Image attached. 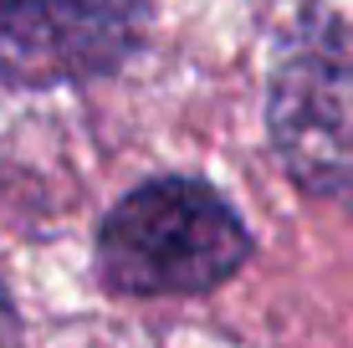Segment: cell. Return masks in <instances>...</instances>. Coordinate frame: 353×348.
I'll return each mask as SVG.
<instances>
[{"label": "cell", "mask_w": 353, "mask_h": 348, "mask_svg": "<svg viewBox=\"0 0 353 348\" xmlns=\"http://www.w3.org/2000/svg\"><path fill=\"white\" fill-rule=\"evenodd\" d=\"M251 225L205 174L139 179L92 241L97 287L113 297H210L251 261Z\"/></svg>", "instance_id": "obj_1"}, {"label": "cell", "mask_w": 353, "mask_h": 348, "mask_svg": "<svg viewBox=\"0 0 353 348\" xmlns=\"http://www.w3.org/2000/svg\"><path fill=\"white\" fill-rule=\"evenodd\" d=\"M266 134L297 190L353 205V21L338 10H302L276 41Z\"/></svg>", "instance_id": "obj_2"}, {"label": "cell", "mask_w": 353, "mask_h": 348, "mask_svg": "<svg viewBox=\"0 0 353 348\" xmlns=\"http://www.w3.org/2000/svg\"><path fill=\"white\" fill-rule=\"evenodd\" d=\"M154 0H0V88L46 92L113 77L149 36Z\"/></svg>", "instance_id": "obj_3"}, {"label": "cell", "mask_w": 353, "mask_h": 348, "mask_svg": "<svg viewBox=\"0 0 353 348\" xmlns=\"http://www.w3.org/2000/svg\"><path fill=\"white\" fill-rule=\"evenodd\" d=\"M0 348H21V307L6 282H0Z\"/></svg>", "instance_id": "obj_4"}]
</instances>
